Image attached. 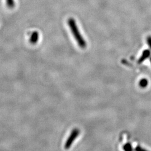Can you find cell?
Listing matches in <instances>:
<instances>
[{"instance_id":"obj_1","label":"cell","mask_w":151,"mask_h":151,"mask_svg":"<svg viewBox=\"0 0 151 151\" xmlns=\"http://www.w3.org/2000/svg\"><path fill=\"white\" fill-rule=\"evenodd\" d=\"M67 22L69 27L70 28L71 32L78 45L81 48H85L87 46L86 42L82 36L79 29L77 27L75 20L73 18H70L68 19Z\"/></svg>"},{"instance_id":"obj_2","label":"cell","mask_w":151,"mask_h":151,"mask_svg":"<svg viewBox=\"0 0 151 151\" xmlns=\"http://www.w3.org/2000/svg\"><path fill=\"white\" fill-rule=\"evenodd\" d=\"M79 134H80L79 130H78L77 129H75L72 130L70 135L68 137V138L67 139V140L66 141V143L65 144V149H68L70 148L72 144L73 143L74 140L76 139L77 136L79 135Z\"/></svg>"},{"instance_id":"obj_3","label":"cell","mask_w":151,"mask_h":151,"mask_svg":"<svg viewBox=\"0 0 151 151\" xmlns=\"http://www.w3.org/2000/svg\"><path fill=\"white\" fill-rule=\"evenodd\" d=\"M151 55V51L150 50H145L143 51V52L142 53V55L140 56V58H139V60H138V63H142V62H143L145 60H147V58H148Z\"/></svg>"},{"instance_id":"obj_4","label":"cell","mask_w":151,"mask_h":151,"mask_svg":"<svg viewBox=\"0 0 151 151\" xmlns=\"http://www.w3.org/2000/svg\"><path fill=\"white\" fill-rule=\"evenodd\" d=\"M39 39V32L37 31H34L32 33V35L29 39V42L32 44H36L38 43Z\"/></svg>"},{"instance_id":"obj_5","label":"cell","mask_w":151,"mask_h":151,"mask_svg":"<svg viewBox=\"0 0 151 151\" xmlns=\"http://www.w3.org/2000/svg\"><path fill=\"white\" fill-rule=\"evenodd\" d=\"M6 4L7 7L10 9H12L15 6V3L14 0H6Z\"/></svg>"},{"instance_id":"obj_6","label":"cell","mask_w":151,"mask_h":151,"mask_svg":"<svg viewBox=\"0 0 151 151\" xmlns=\"http://www.w3.org/2000/svg\"><path fill=\"white\" fill-rule=\"evenodd\" d=\"M148 84V81L146 78H143L139 82V85L142 88H145Z\"/></svg>"},{"instance_id":"obj_7","label":"cell","mask_w":151,"mask_h":151,"mask_svg":"<svg viewBox=\"0 0 151 151\" xmlns=\"http://www.w3.org/2000/svg\"><path fill=\"white\" fill-rule=\"evenodd\" d=\"M124 151H133V148L131 144L127 143L123 147Z\"/></svg>"},{"instance_id":"obj_8","label":"cell","mask_w":151,"mask_h":151,"mask_svg":"<svg viewBox=\"0 0 151 151\" xmlns=\"http://www.w3.org/2000/svg\"><path fill=\"white\" fill-rule=\"evenodd\" d=\"M135 151H148L147 150H146L145 149L143 148L142 147H141L140 146H138L137 147H136L135 149Z\"/></svg>"},{"instance_id":"obj_9","label":"cell","mask_w":151,"mask_h":151,"mask_svg":"<svg viewBox=\"0 0 151 151\" xmlns=\"http://www.w3.org/2000/svg\"><path fill=\"white\" fill-rule=\"evenodd\" d=\"M147 44L149 46V47L151 49V37L149 36L148 37V38L147 39Z\"/></svg>"},{"instance_id":"obj_10","label":"cell","mask_w":151,"mask_h":151,"mask_svg":"<svg viewBox=\"0 0 151 151\" xmlns=\"http://www.w3.org/2000/svg\"><path fill=\"white\" fill-rule=\"evenodd\" d=\"M150 62H151V57H150Z\"/></svg>"}]
</instances>
